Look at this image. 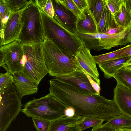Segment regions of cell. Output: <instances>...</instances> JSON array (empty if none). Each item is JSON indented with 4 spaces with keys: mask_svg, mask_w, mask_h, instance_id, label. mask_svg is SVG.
I'll use <instances>...</instances> for the list:
<instances>
[{
    "mask_svg": "<svg viewBox=\"0 0 131 131\" xmlns=\"http://www.w3.org/2000/svg\"><path fill=\"white\" fill-rule=\"evenodd\" d=\"M49 82L50 93L72 109L75 116L80 118L94 117L108 121L122 114L114 99L108 100L100 95H84L57 77Z\"/></svg>",
    "mask_w": 131,
    "mask_h": 131,
    "instance_id": "cell-1",
    "label": "cell"
},
{
    "mask_svg": "<svg viewBox=\"0 0 131 131\" xmlns=\"http://www.w3.org/2000/svg\"><path fill=\"white\" fill-rule=\"evenodd\" d=\"M42 46L45 62L50 75L57 77L75 71L83 72L75 57L64 52L46 37Z\"/></svg>",
    "mask_w": 131,
    "mask_h": 131,
    "instance_id": "cell-2",
    "label": "cell"
},
{
    "mask_svg": "<svg viewBox=\"0 0 131 131\" xmlns=\"http://www.w3.org/2000/svg\"><path fill=\"white\" fill-rule=\"evenodd\" d=\"M39 9L45 37L50 39L66 53L75 57L85 47L84 42L77 34L66 29L53 18Z\"/></svg>",
    "mask_w": 131,
    "mask_h": 131,
    "instance_id": "cell-3",
    "label": "cell"
},
{
    "mask_svg": "<svg viewBox=\"0 0 131 131\" xmlns=\"http://www.w3.org/2000/svg\"><path fill=\"white\" fill-rule=\"evenodd\" d=\"M21 111L29 117L52 122L66 115L68 107L50 93L38 99L34 98L23 105Z\"/></svg>",
    "mask_w": 131,
    "mask_h": 131,
    "instance_id": "cell-4",
    "label": "cell"
},
{
    "mask_svg": "<svg viewBox=\"0 0 131 131\" xmlns=\"http://www.w3.org/2000/svg\"><path fill=\"white\" fill-rule=\"evenodd\" d=\"M21 73L38 84L48 73L43 52L42 43L23 44Z\"/></svg>",
    "mask_w": 131,
    "mask_h": 131,
    "instance_id": "cell-5",
    "label": "cell"
},
{
    "mask_svg": "<svg viewBox=\"0 0 131 131\" xmlns=\"http://www.w3.org/2000/svg\"><path fill=\"white\" fill-rule=\"evenodd\" d=\"M21 30L17 39L23 44L42 43L45 38L41 15L34 0L23 10Z\"/></svg>",
    "mask_w": 131,
    "mask_h": 131,
    "instance_id": "cell-6",
    "label": "cell"
},
{
    "mask_svg": "<svg viewBox=\"0 0 131 131\" xmlns=\"http://www.w3.org/2000/svg\"><path fill=\"white\" fill-rule=\"evenodd\" d=\"M0 131H6L23 106L13 83L0 92Z\"/></svg>",
    "mask_w": 131,
    "mask_h": 131,
    "instance_id": "cell-7",
    "label": "cell"
},
{
    "mask_svg": "<svg viewBox=\"0 0 131 131\" xmlns=\"http://www.w3.org/2000/svg\"><path fill=\"white\" fill-rule=\"evenodd\" d=\"M23 44L17 39L0 46V66L13 74L21 73V62L23 55Z\"/></svg>",
    "mask_w": 131,
    "mask_h": 131,
    "instance_id": "cell-8",
    "label": "cell"
},
{
    "mask_svg": "<svg viewBox=\"0 0 131 131\" xmlns=\"http://www.w3.org/2000/svg\"><path fill=\"white\" fill-rule=\"evenodd\" d=\"M99 40V46L103 49L110 50L118 46L131 43V25L121 32L114 34L97 33L91 34Z\"/></svg>",
    "mask_w": 131,
    "mask_h": 131,
    "instance_id": "cell-9",
    "label": "cell"
},
{
    "mask_svg": "<svg viewBox=\"0 0 131 131\" xmlns=\"http://www.w3.org/2000/svg\"><path fill=\"white\" fill-rule=\"evenodd\" d=\"M24 10L10 16L3 28L0 30V46L17 39L21 29L20 18Z\"/></svg>",
    "mask_w": 131,
    "mask_h": 131,
    "instance_id": "cell-10",
    "label": "cell"
},
{
    "mask_svg": "<svg viewBox=\"0 0 131 131\" xmlns=\"http://www.w3.org/2000/svg\"><path fill=\"white\" fill-rule=\"evenodd\" d=\"M57 77L72 85L79 92L84 95H99L92 87L84 72L75 71L69 74Z\"/></svg>",
    "mask_w": 131,
    "mask_h": 131,
    "instance_id": "cell-11",
    "label": "cell"
},
{
    "mask_svg": "<svg viewBox=\"0 0 131 131\" xmlns=\"http://www.w3.org/2000/svg\"><path fill=\"white\" fill-rule=\"evenodd\" d=\"M51 1L54 12L53 18L68 30L77 34V17L59 0Z\"/></svg>",
    "mask_w": 131,
    "mask_h": 131,
    "instance_id": "cell-12",
    "label": "cell"
},
{
    "mask_svg": "<svg viewBox=\"0 0 131 131\" xmlns=\"http://www.w3.org/2000/svg\"><path fill=\"white\" fill-rule=\"evenodd\" d=\"M75 58L80 65L92 79L99 85L100 82L99 74L96 63L90 50L85 47H83L76 54Z\"/></svg>",
    "mask_w": 131,
    "mask_h": 131,
    "instance_id": "cell-13",
    "label": "cell"
},
{
    "mask_svg": "<svg viewBox=\"0 0 131 131\" xmlns=\"http://www.w3.org/2000/svg\"><path fill=\"white\" fill-rule=\"evenodd\" d=\"M113 91V99L122 114L131 118V90L117 83Z\"/></svg>",
    "mask_w": 131,
    "mask_h": 131,
    "instance_id": "cell-14",
    "label": "cell"
},
{
    "mask_svg": "<svg viewBox=\"0 0 131 131\" xmlns=\"http://www.w3.org/2000/svg\"><path fill=\"white\" fill-rule=\"evenodd\" d=\"M13 84L16 92L21 99L24 96L37 93L38 84L28 79L21 73L13 74Z\"/></svg>",
    "mask_w": 131,
    "mask_h": 131,
    "instance_id": "cell-15",
    "label": "cell"
},
{
    "mask_svg": "<svg viewBox=\"0 0 131 131\" xmlns=\"http://www.w3.org/2000/svg\"><path fill=\"white\" fill-rule=\"evenodd\" d=\"M77 33L93 34L98 33L97 24L88 6L81 12L77 18Z\"/></svg>",
    "mask_w": 131,
    "mask_h": 131,
    "instance_id": "cell-16",
    "label": "cell"
},
{
    "mask_svg": "<svg viewBox=\"0 0 131 131\" xmlns=\"http://www.w3.org/2000/svg\"><path fill=\"white\" fill-rule=\"evenodd\" d=\"M80 118L66 115L51 122L48 131H81L79 124Z\"/></svg>",
    "mask_w": 131,
    "mask_h": 131,
    "instance_id": "cell-17",
    "label": "cell"
},
{
    "mask_svg": "<svg viewBox=\"0 0 131 131\" xmlns=\"http://www.w3.org/2000/svg\"><path fill=\"white\" fill-rule=\"evenodd\" d=\"M131 58V56L124 57L99 64L104 77L110 79L115 75Z\"/></svg>",
    "mask_w": 131,
    "mask_h": 131,
    "instance_id": "cell-18",
    "label": "cell"
},
{
    "mask_svg": "<svg viewBox=\"0 0 131 131\" xmlns=\"http://www.w3.org/2000/svg\"><path fill=\"white\" fill-rule=\"evenodd\" d=\"M118 27L116 24L113 14L107 5L103 12L99 23L97 24L98 33L105 34L110 29Z\"/></svg>",
    "mask_w": 131,
    "mask_h": 131,
    "instance_id": "cell-19",
    "label": "cell"
},
{
    "mask_svg": "<svg viewBox=\"0 0 131 131\" xmlns=\"http://www.w3.org/2000/svg\"><path fill=\"white\" fill-rule=\"evenodd\" d=\"M113 16L118 27L125 28L131 25V12L126 6L124 0L120 11Z\"/></svg>",
    "mask_w": 131,
    "mask_h": 131,
    "instance_id": "cell-20",
    "label": "cell"
},
{
    "mask_svg": "<svg viewBox=\"0 0 131 131\" xmlns=\"http://www.w3.org/2000/svg\"><path fill=\"white\" fill-rule=\"evenodd\" d=\"M88 6L97 24L107 4L106 0H87Z\"/></svg>",
    "mask_w": 131,
    "mask_h": 131,
    "instance_id": "cell-21",
    "label": "cell"
},
{
    "mask_svg": "<svg viewBox=\"0 0 131 131\" xmlns=\"http://www.w3.org/2000/svg\"><path fill=\"white\" fill-rule=\"evenodd\" d=\"M105 123L116 130L131 129V118L124 114L111 119Z\"/></svg>",
    "mask_w": 131,
    "mask_h": 131,
    "instance_id": "cell-22",
    "label": "cell"
},
{
    "mask_svg": "<svg viewBox=\"0 0 131 131\" xmlns=\"http://www.w3.org/2000/svg\"><path fill=\"white\" fill-rule=\"evenodd\" d=\"M128 45L115 51L98 56H93L96 64L101 63L123 57L122 53Z\"/></svg>",
    "mask_w": 131,
    "mask_h": 131,
    "instance_id": "cell-23",
    "label": "cell"
},
{
    "mask_svg": "<svg viewBox=\"0 0 131 131\" xmlns=\"http://www.w3.org/2000/svg\"><path fill=\"white\" fill-rule=\"evenodd\" d=\"M79 37L84 42L85 47L90 50H93L97 51L103 49V48L99 46V40L91 34L77 33Z\"/></svg>",
    "mask_w": 131,
    "mask_h": 131,
    "instance_id": "cell-24",
    "label": "cell"
},
{
    "mask_svg": "<svg viewBox=\"0 0 131 131\" xmlns=\"http://www.w3.org/2000/svg\"><path fill=\"white\" fill-rule=\"evenodd\" d=\"M31 0H4L10 14L25 9Z\"/></svg>",
    "mask_w": 131,
    "mask_h": 131,
    "instance_id": "cell-25",
    "label": "cell"
},
{
    "mask_svg": "<svg viewBox=\"0 0 131 131\" xmlns=\"http://www.w3.org/2000/svg\"><path fill=\"white\" fill-rule=\"evenodd\" d=\"M113 77L117 83L131 90V70L123 67Z\"/></svg>",
    "mask_w": 131,
    "mask_h": 131,
    "instance_id": "cell-26",
    "label": "cell"
},
{
    "mask_svg": "<svg viewBox=\"0 0 131 131\" xmlns=\"http://www.w3.org/2000/svg\"><path fill=\"white\" fill-rule=\"evenodd\" d=\"M105 121L102 119L94 117H83L80 118L79 124L81 131H82L91 127L100 126Z\"/></svg>",
    "mask_w": 131,
    "mask_h": 131,
    "instance_id": "cell-27",
    "label": "cell"
},
{
    "mask_svg": "<svg viewBox=\"0 0 131 131\" xmlns=\"http://www.w3.org/2000/svg\"><path fill=\"white\" fill-rule=\"evenodd\" d=\"M34 2L39 9L52 18L54 16V12L51 0H35Z\"/></svg>",
    "mask_w": 131,
    "mask_h": 131,
    "instance_id": "cell-28",
    "label": "cell"
},
{
    "mask_svg": "<svg viewBox=\"0 0 131 131\" xmlns=\"http://www.w3.org/2000/svg\"><path fill=\"white\" fill-rule=\"evenodd\" d=\"M14 79L13 74L11 73L6 72L5 73L0 74V92L7 88L13 83Z\"/></svg>",
    "mask_w": 131,
    "mask_h": 131,
    "instance_id": "cell-29",
    "label": "cell"
},
{
    "mask_svg": "<svg viewBox=\"0 0 131 131\" xmlns=\"http://www.w3.org/2000/svg\"><path fill=\"white\" fill-rule=\"evenodd\" d=\"M0 30L3 28L7 21L10 14L4 0H0Z\"/></svg>",
    "mask_w": 131,
    "mask_h": 131,
    "instance_id": "cell-30",
    "label": "cell"
},
{
    "mask_svg": "<svg viewBox=\"0 0 131 131\" xmlns=\"http://www.w3.org/2000/svg\"><path fill=\"white\" fill-rule=\"evenodd\" d=\"M34 125L37 131H48L51 122L42 119L33 117Z\"/></svg>",
    "mask_w": 131,
    "mask_h": 131,
    "instance_id": "cell-31",
    "label": "cell"
},
{
    "mask_svg": "<svg viewBox=\"0 0 131 131\" xmlns=\"http://www.w3.org/2000/svg\"><path fill=\"white\" fill-rule=\"evenodd\" d=\"M77 18L80 15L81 11L79 9L73 0H59Z\"/></svg>",
    "mask_w": 131,
    "mask_h": 131,
    "instance_id": "cell-32",
    "label": "cell"
},
{
    "mask_svg": "<svg viewBox=\"0 0 131 131\" xmlns=\"http://www.w3.org/2000/svg\"><path fill=\"white\" fill-rule=\"evenodd\" d=\"M123 0H106L108 8L113 14L119 11Z\"/></svg>",
    "mask_w": 131,
    "mask_h": 131,
    "instance_id": "cell-33",
    "label": "cell"
},
{
    "mask_svg": "<svg viewBox=\"0 0 131 131\" xmlns=\"http://www.w3.org/2000/svg\"><path fill=\"white\" fill-rule=\"evenodd\" d=\"M83 71L86 75L89 80L92 87L99 95H100L101 88L100 85L94 80L83 69Z\"/></svg>",
    "mask_w": 131,
    "mask_h": 131,
    "instance_id": "cell-34",
    "label": "cell"
},
{
    "mask_svg": "<svg viewBox=\"0 0 131 131\" xmlns=\"http://www.w3.org/2000/svg\"><path fill=\"white\" fill-rule=\"evenodd\" d=\"M91 131H116V130L106 123L100 126L94 127Z\"/></svg>",
    "mask_w": 131,
    "mask_h": 131,
    "instance_id": "cell-35",
    "label": "cell"
},
{
    "mask_svg": "<svg viewBox=\"0 0 131 131\" xmlns=\"http://www.w3.org/2000/svg\"><path fill=\"white\" fill-rule=\"evenodd\" d=\"M79 9L82 12L88 6L87 0H73Z\"/></svg>",
    "mask_w": 131,
    "mask_h": 131,
    "instance_id": "cell-36",
    "label": "cell"
},
{
    "mask_svg": "<svg viewBox=\"0 0 131 131\" xmlns=\"http://www.w3.org/2000/svg\"><path fill=\"white\" fill-rule=\"evenodd\" d=\"M125 28L117 27L110 29L105 34L111 35L115 34L121 32Z\"/></svg>",
    "mask_w": 131,
    "mask_h": 131,
    "instance_id": "cell-37",
    "label": "cell"
},
{
    "mask_svg": "<svg viewBox=\"0 0 131 131\" xmlns=\"http://www.w3.org/2000/svg\"><path fill=\"white\" fill-rule=\"evenodd\" d=\"M122 56L123 57L131 56V44L128 45L127 47L123 52Z\"/></svg>",
    "mask_w": 131,
    "mask_h": 131,
    "instance_id": "cell-38",
    "label": "cell"
},
{
    "mask_svg": "<svg viewBox=\"0 0 131 131\" xmlns=\"http://www.w3.org/2000/svg\"><path fill=\"white\" fill-rule=\"evenodd\" d=\"M125 4L131 12V0H124Z\"/></svg>",
    "mask_w": 131,
    "mask_h": 131,
    "instance_id": "cell-39",
    "label": "cell"
},
{
    "mask_svg": "<svg viewBox=\"0 0 131 131\" xmlns=\"http://www.w3.org/2000/svg\"><path fill=\"white\" fill-rule=\"evenodd\" d=\"M68 108L66 112V115L71 116L74 115V112L73 110L70 108Z\"/></svg>",
    "mask_w": 131,
    "mask_h": 131,
    "instance_id": "cell-40",
    "label": "cell"
},
{
    "mask_svg": "<svg viewBox=\"0 0 131 131\" xmlns=\"http://www.w3.org/2000/svg\"><path fill=\"white\" fill-rule=\"evenodd\" d=\"M123 68L131 70V64L125 65Z\"/></svg>",
    "mask_w": 131,
    "mask_h": 131,
    "instance_id": "cell-41",
    "label": "cell"
},
{
    "mask_svg": "<svg viewBox=\"0 0 131 131\" xmlns=\"http://www.w3.org/2000/svg\"><path fill=\"white\" fill-rule=\"evenodd\" d=\"M116 131H131V129H121L116 130Z\"/></svg>",
    "mask_w": 131,
    "mask_h": 131,
    "instance_id": "cell-42",
    "label": "cell"
},
{
    "mask_svg": "<svg viewBox=\"0 0 131 131\" xmlns=\"http://www.w3.org/2000/svg\"><path fill=\"white\" fill-rule=\"evenodd\" d=\"M131 64V58L127 62L126 65Z\"/></svg>",
    "mask_w": 131,
    "mask_h": 131,
    "instance_id": "cell-43",
    "label": "cell"
},
{
    "mask_svg": "<svg viewBox=\"0 0 131 131\" xmlns=\"http://www.w3.org/2000/svg\"><path fill=\"white\" fill-rule=\"evenodd\" d=\"M30 131V130H27V131Z\"/></svg>",
    "mask_w": 131,
    "mask_h": 131,
    "instance_id": "cell-44",
    "label": "cell"
}]
</instances>
